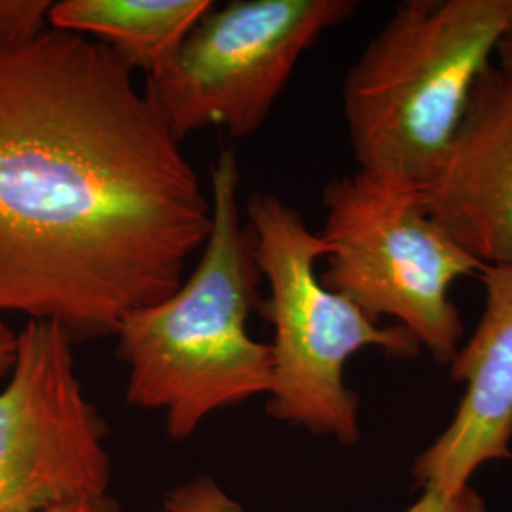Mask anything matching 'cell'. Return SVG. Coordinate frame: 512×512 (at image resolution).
<instances>
[{
  "mask_svg": "<svg viewBox=\"0 0 512 512\" xmlns=\"http://www.w3.org/2000/svg\"><path fill=\"white\" fill-rule=\"evenodd\" d=\"M215 6L211 0H61L48 25L92 38L129 69L158 73L194 25Z\"/></svg>",
  "mask_w": 512,
  "mask_h": 512,
  "instance_id": "10",
  "label": "cell"
},
{
  "mask_svg": "<svg viewBox=\"0 0 512 512\" xmlns=\"http://www.w3.org/2000/svg\"><path fill=\"white\" fill-rule=\"evenodd\" d=\"M427 213L484 266H512V69L478 76L458 133L433 179Z\"/></svg>",
  "mask_w": 512,
  "mask_h": 512,
  "instance_id": "8",
  "label": "cell"
},
{
  "mask_svg": "<svg viewBox=\"0 0 512 512\" xmlns=\"http://www.w3.org/2000/svg\"><path fill=\"white\" fill-rule=\"evenodd\" d=\"M476 277L482 315L450 363L465 393L446 431L414 463L418 486L444 495L467 488L480 465L511 458L512 266H484Z\"/></svg>",
  "mask_w": 512,
  "mask_h": 512,
  "instance_id": "9",
  "label": "cell"
},
{
  "mask_svg": "<svg viewBox=\"0 0 512 512\" xmlns=\"http://www.w3.org/2000/svg\"><path fill=\"white\" fill-rule=\"evenodd\" d=\"M511 29L512 0L401 2L344 78L357 169L429 183Z\"/></svg>",
  "mask_w": 512,
  "mask_h": 512,
  "instance_id": "3",
  "label": "cell"
},
{
  "mask_svg": "<svg viewBox=\"0 0 512 512\" xmlns=\"http://www.w3.org/2000/svg\"><path fill=\"white\" fill-rule=\"evenodd\" d=\"M239 162L220 150L211 171L213 222L202 255L164 300L129 311L116 329L128 403L164 410L167 435L192 437L213 412L272 389V349L251 338L262 272L239 213Z\"/></svg>",
  "mask_w": 512,
  "mask_h": 512,
  "instance_id": "2",
  "label": "cell"
},
{
  "mask_svg": "<svg viewBox=\"0 0 512 512\" xmlns=\"http://www.w3.org/2000/svg\"><path fill=\"white\" fill-rule=\"evenodd\" d=\"M50 512H120L116 503L107 497L101 499H90V501H80V503H71L65 507H59L55 511Z\"/></svg>",
  "mask_w": 512,
  "mask_h": 512,
  "instance_id": "14",
  "label": "cell"
},
{
  "mask_svg": "<svg viewBox=\"0 0 512 512\" xmlns=\"http://www.w3.org/2000/svg\"><path fill=\"white\" fill-rule=\"evenodd\" d=\"M167 512H241L236 505L220 494L211 482H194L184 486L167 501ZM406 512H486L484 499L471 486L454 495L425 490L416 505Z\"/></svg>",
  "mask_w": 512,
  "mask_h": 512,
  "instance_id": "11",
  "label": "cell"
},
{
  "mask_svg": "<svg viewBox=\"0 0 512 512\" xmlns=\"http://www.w3.org/2000/svg\"><path fill=\"white\" fill-rule=\"evenodd\" d=\"M105 442L71 336L54 323L29 321L0 389V512H50L107 497Z\"/></svg>",
  "mask_w": 512,
  "mask_h": 512,
  "instance_id": "7",
  "label": "cell"
},
{
  "mask_svg": "<svg viewBox=\"0 0 512 512\" xmlns=\"http://www.w3.org/2000/svg\"><path fill=\"white\" fill-rule=\"evenodd\" d=\"M18 355V332L10 329L0 315V384L10 376Z\"/></svg>",
  "mask_w": 512,
  "mask_h": 512,
  "instance_id": "13",
  "label": "cell"
},
{
  "mask_svg": "<svg viewBox=\"0 0 512 512\" xmlns=\"http://www.w3.org/2000/svg\"><path fill=\"white\" fill-rule=\"evenodd\" d=\"M52 2L48 0H0V44H14L44 33Z\"/></svg>",
  "mask_w": 512,
  "mask_h": 512,
  "instance_id": "12",
  "label": "cell"
},
{
  "mask_svg": "<svg viewBox=\"0 0 512 512\" xmlns=\"http://www.w3.org/2000/svg\"><path fill=\"white\" fill-rule=\"evenodd\" d=\"M353 0H236L213 6L145 93L183 143L209 126L245 139L266 122L300 57L357 10Z\"/></svg>",
  "mask_w": 512,
  "mask_h": 512,
  "instance_id": "6",
  "label": "cell"
},
{
  "mask_svg": "<svg viewBox=\"0 0 512 512\" xmlns=\"http://www.w3.org/2000/svg\"><path fill=\"white\" fill-rule=\"evenodd\" d=\"M245 211L270 289L258 308L274 329L266 410L313 435L355 444L361 437L359 399L346 384L349 359L366 348L414 359L420 342L401 325L382 327L348 296L323 285L317 262L329 256V243L289 203L256 192Z\"/></svg>",
  "mask_w": 512,
  "mask_h": 512,
  "instance_id": "4",
  "label": "cell"
},
{
  "mask_svg": "<svg viewBox=\"0 0 512 512\" xmlns=\"http://www.w3.org/2000/svg\"><path fill=\"white\" fill-rule=\"evenodd\" d=\"M495 57H497V61H495L497 65H501L505 69H512V29L501 40V44L495 52Z\"/></svg>",
  "mask_w": 512,
  "mask_h": 512,
  "instance_id": "15",
  "label": "cell"
},
{
  "mask_svg": "<svg viewBox=\"0 0 512 512\" xmlns=\"http://www.w3.org/2000/svg\"><path fill=\"white\" fill-rule=\"evenodd\" d=\"M211 196L133 71L48 27L0 44V315L74 344L164 300L209 238Z\"/></svg>",
  "mask_w": 512,
  "mask_h": 512,
  "instance_id": "1",
  "label": "cell"
},
{
  "mask_svg": "<svg viewBox=\"0 0 512 512\" xmlns=\"http://www.w3.org/2000/svg\"><path fill=\"white\" fill-rule=\"evenodd\" d=\"M323 207V285L376 321L397 319L437 363L450 365L465 334L452 287L484 264L427 213L416 184L357 169L327 183Z\"/></svg>",
  "mask_w": 512,
  "mask_h": 512,
  "instance_id": "5",
  "label": "cell"
}]
</instances>
